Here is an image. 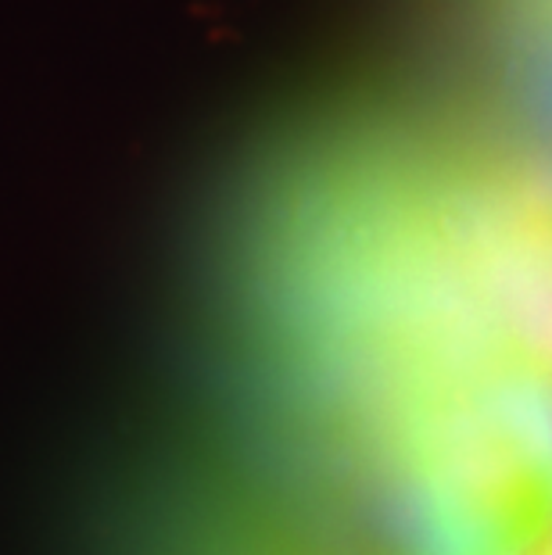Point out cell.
Instances as JSON below:
<instances>
[{
	"label": "cell",
	"mask_w": 552,
	"mask_h": 555,
	"mask_svg": "<svg viewBox=\"0 0 552 555\" xmlns=\"http://www.w3.org/2000/svg\"><path fill=\"white\" fill-rule=\"evenodd\" d=\"M542 555H552V545H549V548H545V552H542Z\"/></svg>",
	"instance_id": "1"
}]
</instances>
